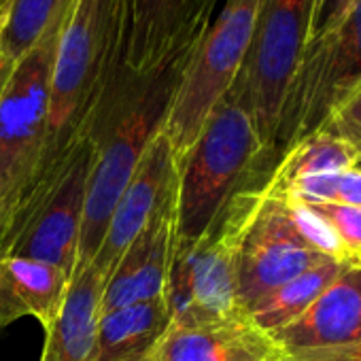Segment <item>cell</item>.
Here are the masks:
<instances>
[{"label": "cell", "instance_id": "obj_28", "mask_svg": "<svg viewBox=\"0 0 361 361\" xmlns=\"http://www.w3.org/2000/svg\"><path fill=\"white\" fill-rule=\"evenodd\" d=\"M7 5V0H0V11H3V7Z\"/></svg>", "mask_w": 361, "mask_h": 361}, {"label": "cell", "instance_id": "obj_23", "mask_svg": "<svg viewBox=\"0 0 361 361\" xmlns=\"http://www.w3.org/2000/svg\"><path fill=\"white\" fill-rule=\"evenodd\" d=\"M295 202V200H293ZM312 211L334 234L346 266H361V207L327 202H300Z\"/></svg>", "mask_w": 361, "mask_h": 361}, {"label": "cell", "instance_id": "obj_25", "mask_svg": "<svg viewBox=\"0 0 361 361\" xmlns=\"http://www.w3.org/2000/svg\"><path fill=\"white\" fill-rule=\"evenodd\" d=\"M353 5H355V0H314L308 43H314L327 37L346 18Z\"/></svg>", "mask_w": 361, "mask_h": 361}, {"label": "cell", "instance_id": "obj_1", "mask_svg": "<svg viewBox=\"0 0 361 361\" xmlns=\"http://www.w3.org/2000/svg\"><path fill=\"white\" fill-rule=\"evenodd\" d=\"M196 47L198 45L178 51L145 77H128L96 115L87 132L96 147V159L90 178L73 279L81 276L92 266L104 238L111 213L142 153L161 130Z\"/></svg>", "mask_w": 361, "mask_h": 361}, {"label": "cell", "instance_id": "obj_21", "mask_svg": "<svg viewBox=\"0 0 361 361\" xmlns=\"http://www.w3.org/2000/svg\"><path fill=\"white\" fill-rule=\"evenodd\" d=\"M71 0H7L0 11V58L18 64L64 18Z\"/></svg>", "mask_w": 361, "mask_h": 361}, {"label": "cell", "instance_id": "obj_15", "mask_svg": "<svg viewBox=\"0 0 361 361\" xmlns=\"http://www.w3.org/2000/svg\"><path fill=\"white\" fill-rule=\"evenodd\" d=\"M270 336L285 353L361 340V266H346L298 319Z\"/></svg>", "mask_w": 361, "mask_h": 361}, {"label": "cell", "instance_id": "obj_19", "mask_svg": "<svg viewBox=\"0 0 361 361\" xmlns=\"http://www.w3.org/2000/svg\"><path fill=\"white\" fill-rule=\"evenodd\" d=\"M359 153L344 138L317 130L300 142L291 145L272 166L264 185L272 192H283L302 178L329 174L357 166Z\"/></svg>", "mask_w": 361, "mask_h": 361}, {"label": "cell", "instance_id": "obj_18", "mask_svg": "<svg viewBox=\"0 0 361 361\" xmlns=\"http://www.w3.org/2000/svg\"><path fill=\"white\" fill-rule=\"evenodd\" d=\"M102 291L104 281L94 266L71 281L64 306L45 331L41 361H92Z\"/></svg>", "mask_w": 361, "mask_h": 361}, {"label": "cell", "instance_id": "obj_24", "mask_svg": "<svg viewBox=\"0 0 361 361\" xmlns=\"http://www.w3.org/2000/svg\"><path fill=\"white\" fill-rule=\"evenodd\" d=\"M321 130L350 142L361 157V85L329 115Z\"/></svg>", "mask_w": 361, "mask_h": 361}, {"label": "cell", "instance_id": "obj_7", "mask_svg": "<svg viewBox=\"0 0 361 361\" xmlns=\"http://www.w3.org/2000/svg\"><path fill=\"white\" fill-rule=\"evenodd\" d=\"M262 3L226 0L188 62L161 126L174 161L192 147L213 109L236 81L253 41Z\"/></svg>", "mask_w": 361, "mask_h": 361}, {"label": "cell", "instance_id": "obj_20", "mask_svg": "<svg viewBox=\"0 0 361 361\" xmlns=\"http://www.w3.org/2000/svg\"><path fill=\"white\" fill-rule=\"evenodd\" d=\"M346 268L336 259H325L310 270L298 274L289 283L270 291L262 298L247 314L268 334L285 327L293 319H298L321 293L323 289Z\"/></svg>", "mask_w": 361, "mask_h": 361}, {"label": "cell", "instance_id": "obj_14", "mask_svg": "<svg viewBox=\"0 0 361 361\" xmlns=\"http://www.w3.org/2000/svg\"><path fill=\"white\" fill-rule=\"evenodd\" d=\"M149 361H285V350L240 312L207 323H170Z\"/></svg>", "mask_w": 361, "mask_h": 361}, {"label": "cell", "instance_id": "obj_16", "mask_svg": "<svg viewBox=\"0 0 361 361\" xmlns=\"http://www.w3.org/2000/svg\"><path fill=\"white\" fill-rule=\"evenodd\" d=\"M71 276L54 264L30 257H0V329L35 317L47 331L68 295Z\"/></svg>", "mask_w": 361, "mask_h": 361}, {"label": "cell", "instance_id": "obj_3", "mask_svg": "<svg viewBox=\"0 0 361 361\" xmlns=\"http://www.w3.org/2000/svg\"><path fill=\"white\" fill-rule=\"evenodd\" d=\"M268 166L249 109L228 90L192 147L176 159L174 249L196 245L232 196L257 185V174Z\"/></svg>", "mask_w": 361, "mask_h": 361}, {"label": "cell", "instance_id": "obj_10", "mask_svg": "<svg viewBox=\"0 0 361 361\" xmlns=\"http://www.w3.org/2000/svg\"><path fill=\"white\" fill-rule=\"evenodd\" d=\"M243 190L232 196L196 245L174 249L164 287L172 323H207L245 312L236 291V247L245 219Z\"/></svg>", "mask_w": 361, "mask_h": 361}, {"label": "cell", "instance_id": "obj_22", "mask_svg": "<svg viewBox=\"0 0 361 361\" xmlns=\"http://www.w3.org/2000/svg\"><path fill=\"white\" fill-rule=\"evenodd\" d=\"M272 194H279L295 202H327V204H342V207H361V168L353 166L346 170L302 178L298 183L289 185L287 190L272 192Z\"/></svg>", "mask_w": 361, "mask_h": 361}, {"label": "cell", "instance_id": "obj_26", "mask_svg": "<svg viewBox=\"0 0 361 361\" xmlns=\"http://www.w3.org/2000/svg\"><path fill=\"white\" fill-rule=\"evenodd\" d=\"M285 361H361V340L340 346L285 353Z\"/></svg>", "mask_w": 361, "mask_h": 361}, {"label": "cell", "instance_id": "obj_9", "mask_svg": "<svg viewBox=\"0 0 361 361\" xmlns=\"http://www.w3.org/2000/svg\"><path fill=\"white\" fill-rule=\"evenodd\" d=\"M361 85V0L323 39L308 43L289 85L272 157L321 130L329 115Z\"/></svg>", "mask_w": 361, "mask_h": 361}, {"label": "cell", "instance_id": "obj_12", "mask_svg": "<svg viewBox=\"0 0 361 361\" xmlns=\"http://www.w3.org/2000/svg\"><path fill=\"white\" fill-rule=\"evenodd\" d=\"M174 174L176 161L168 138L159 130L157 136L147 147V151L142 153L138 166L134 168L123 194L119 196L111 213L100 249L92 262L96 272L102 276L104 285L113 274L117 262L121 259L123 251L130 247V243L140 234V230L155 213L166 190L174 180Z\"/></svg>", "mask_w": 361, "mask_h": 361}, {"label": "cell", "instance_id": "obj_2", "mask_svg": "<svg viewBox=\"0 0 361 361\" xmlns=\"http://www.w3.org/2000/svg\"><path fill=\"white\" fill-rule=\"evenodd\" d=\"M126 0H71L60 26L41 174L85 136L123 79Z\"/></svg>", "mask_w": 361, "mask_h": 361}, {"label": "cell", "instance_id": "obj_5", "mask_svg": "<svg viewBox=\"0 0 361 361\" xmlns=\"http://www.w3.org/2000/svg\"><path fill=\"white\" fill-rule=\"evenodd\" d=\"M94 159L90 134L54 159L0 240V255L47 262L73 279Z\"/></svg>", "mask_w": 361, "mask_h": 361}, {"label": "cell", "instance_id": "obj_13", "mask_svg": "<svg viewBox=\"0 0 361 361\" xmlns=\"http://www.w3.org/2000/svg\"><path fill=\"white\" fill-rule=\"evenodd\" d=\"M174 183L176 174L155 213L109 276L100 300V314L164 295L174 253Z\"/></svg>", "mask_w": 361, "mask_h": 361}, {"label": "cell", "instance_id": "obj_4", "mask_svg": "<svg viewBox=\"0 0 361 361\" xmlns=\"http://www.w3.org/2000/svg\"><path fill=\"white\" fill-rule=\"evenodd\" d=\"M243 192L245 219L236 247V291L245 312L325 259L344 264L334 234L304 204L272 194L264 183Z\"/></svg>", "mask_w": 361, "mask_h": 361}, {"label": "cell", "instance_id": "obj_30", "mask_svg": "<svg viewBox=\"0 0 361 361\" xmlns=\"http://www.w3.org/2000/svg\"><path fill=\"white\" fill-rule=\"evenodd\" d=\"M357 166H359V168H361V157H359V161H357Z\"/></svg>", "mask_w": 361, "mask_h": 361}, {"label": "cell", "instance_id": "obj_29", "mask_svg": "<svg viewBox=\"0 0 361 361\" xmlns=\"http://www.w3.org/2000/svg\"><path fill=\"white\" fill-rule=\"evenodd\" d=\"M136 361H149V357L147 359H136Z\"/></svg>", "mask_w": 361, "mask_h": 361}, {"label": "cell", "instance_id": "obj_17", "mask_svg": "<svg viewBox=\"0 0 361 361\" xmlns=\"http://www.w3.org/2000/svg\"><path fill=\"white\" fill-rule=\"evenodd\" d=\"M172 314L161 298L102 312L96 327L92 361L147 359L168 331Z\"/></svg>", "mask_w": 361, "mask_h": 361}, {"label": "cell", "instance_id": "obj_27", "mask_svg": "<svg viewBox=\"0 0 361 361\" xmlns=\"http://www.w3.org/2000/svg\"><path fill=\"white\" fill-rule=\"evenodd\" d=\"M11 68H13V64H9V62H5L3 58H0V94H3V87L7 83V77H9Z\"/></svg>", "mask_w": 361, "mask_h": 361}, {"label": "cell", "instance_id": "obj_31", "mask_svg": "<svg viewBox=\"0 0 361 361\" xmlns=\"http://www.w3.org/2000/svg\"><path fill=\"white\" fill-rule=\"evenodd\" d=\"M0 257H3V255H0Z\"/></svg>", "mask_w": 361, "mask_h": 361}, {"label": "cell", "instance_id": "obj_6", "mask_svg": "<svg viewBox=\"0 0 361 361\" xmlns=\"http://www.w3.org/2000/svg\"><path fill=\"white\" fill-rule=\"evenodd\" d=\"M62 20L13 64L0 94V240L41 176L49 81Z\"/></svg>", "mask_w": 361, "mask_h": 361}, {"label": "cell", "instance_id": "obj_11", "mask_svg": "<svg viewBox=\"0 0 361 361\" xmlns=\"http://www.w3.org/2000/svg\"><path fill=\"white\" fill-rule=\"evenodd\" d=\"M219 0H126L123 71L145 77L202 41Z\"/></svg>", "mask_w": 361, "mask_h": 361}, {"label": "cell", "instance_id": "obj_8", "mask_svg": "<svg viewBox=\"0 0 361 361\" xmlns=\"http://www.w3.org/2000/svg\"><path fill=\"white\" fill-rule=\"evenodd\" d=\"M312 9L314 0H264L249 54L230 87L249 109L272 166L283 104L308 45Z\"/></svg>", "mask_w": 361, "mask_h": 361}]
</instances>
